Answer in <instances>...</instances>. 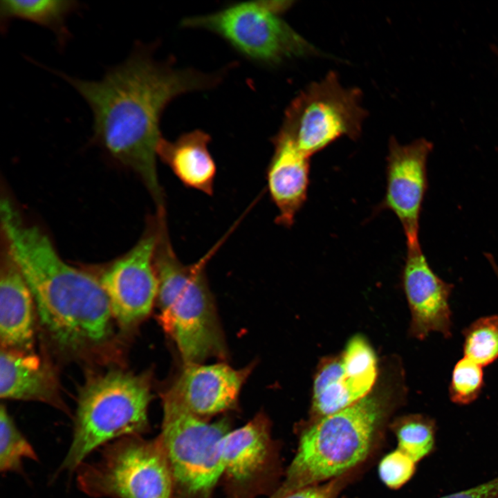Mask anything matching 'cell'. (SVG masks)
<instances>
[{"mask_svg":"<svg viewBox=\"0 0 498 498\" xmlns=\"http://www.w3.org/2000/svg\"><path fill=\"white\" fill-rule=\"evenodd\" d=\"M492 49L495 53V54L498 56V46H492Z\"/></svg>","mask_w":498,"mask_h":498,"instance_id":"28","label":"cell"},{"mask_svg":"<svg viewBox=\"0 0 498 498\" xmlns=\"http://www.w3.org/2000/svg\"><path fill=\"white\" fill-rule=\"evenodd\" d=\"M270 423L259 413L230 431L223 441L225 497L255 498L263 492L274 460Z\"/></svg>","mask_w":498,"mask_h":498,"instance_id":"13","label":"cell"},{"mask_svg":"<svg viewBox=\"0 0 498 498\" xmlns=\"http://www.w3.org/2000/svg\"><path fill=\"white\" fill-rule=\"evenodd\" d=\"M463 333V356L482 367L498 358V315L477 319Z\"/></svg>","mask_w":498,"mask_h":498,"instance_id":"23","label":"cell"},{"mask_svg":"<svg viewBox=\"0 0 498 498\" xmlns=\"http://www.w3.org/2000/svg\"><path fill=\"white\" fill-rule=\"evenodd\" d=\"M393 428L398 449L416 463L433 452L436 432L433 418L422 414H409L396 420Z\"/></svg>","mask_w":498,"mask_h":498,"instance_id":"21","label":"cell"},{"mask_svg":"<svg viewBox=\"0 0 498 498\" xmlns=\"http://www.w3.org/2000/svg\"><path fill=\"white\" fill-rule=\"evenodd\" d=\"M210 136L201 130L181 135L174 141L162 138L157 156L187 187L212 195L216 165L209 152Z\"/></svg>","mask_w":498,"mask_h":498,"instance_id":"19","label":"cell"},{"mask_svg":"<svg viewBox=\"0 0 498 498\" xmlns=\"http://www.w3.org/2000/svg\"><path fill=\"white\" fill-rule=\"evenodd\" d=\"M416 463L412 458L397 448L380 461L378 468L380 477L388 487L398 488L414 475Z\"/></svg>","mask_w":498,"mask_h":498,"instance_id":"25","label":"cell"},{"mask_svg":"<svg viewBox=\"0 0 498 498\" xmlns=\"http://www.w3.org/2000/svg\"><path fill=\"white\" fill-rule=\"evenodd\" d=\"M273 143L274 152L266 170L268 190L278 210L276 223L290 228L306 200L310 157L281 129Z\"/></svg>","mask_w":498,"mask_h":498,"instance_id":"17","label":"cell"},{"mask_svg":"<svg viewBox=\"0 0 498 498\" xmlns=\"http://www.w3.org/2000/svg\"><path fill=\"white\" fill-rule=\"evenodd\" d=\"M439 498H498V477L473 488Z\"/></svg>","mask_w":498,"mask_h":498,"instance_id":"27","label":"cell"},{"mask_svg":"<svg viewBox=\"0 0 498 498\" xmlns=\"http://www.w3.org/2000/svg\"><path fill=\"white\" fill-rule=\"evenodd\" d=\"M290 1L239 3L210 14L182 21L187 28H203L223 38L245 57L266 64L315 53V48L281 17Z\"/></svg>","mask_w":498,"mask_h":498,"instance_id":"8","label":"cell"},{"mask_svg":"<svg viewBox=\"0 0 498 498\" xmlns=\"http://www.w3.org/2000/svg\"><path fill=\"white\" fill-rule=\"evenodd\" d=\"M154 45L137 42L127 58L99 80L52 71L71 85L90 107L93 142L113 160L135 172L154 199L165 207L157 173L160 121L167 105L181 94L215 86L221 74L205 73L156 61Z\"/></svg>","mask_w":498,"mask_h":498,"instance_id":"1","label":"cell"},{"mask_svg":"<svg viewBox=\"0 0 498 498\" xmlns=\"http://www.w3.org/2000/svg\"><path fill=\"white\" fill-rule=\"evenodd\" d=\"M342 484L343 480L340 477L322 484L299 489L283 498H336Z\"/></svg>","mask_w":498,"mask_h":498,"instance_id":"26","label":"cell"},{"mask_svg":"<svg viewBox=\"0 0 498 498\" xmlns=\"http://www.w3.org/2000/svg\"><path fill=\"white\" fill-rule=\"evenodd\" d=\"M158 234L157 215L127 252L98 276L108 297L115 322L123 332L137 326L151 313L158 292L154 256Z\"/></svg>","mask_w":498,"mask_h":498,"instance_id":"10","label":"cell"},{"mask_svg":"<svg viewBox=\"0 0 498 498\" xmlns=\"http://www.w3.org/2000/svg\"><path fill=\"white\" fill-rule=\"evenodd\" d=\"M250 367L234 369L220 363L185 365L168 391L193 414L209 416L234 408Z\"/></svg>","mask_w":498,"mask_h":498,"instance_id":"15","label":"cell"},{"mask_svg":"<svg viewBox=\"0 0 498 498\" xmlns=\"http://www.w3.org/2000/svg\"><path fill=\"white\" fill-rule=\"evenodd\" d=\"M157 216L154 266L160 324L175 341L185 365L200 364L212 356L224 358L225 344L205 270L215 248L192 264H183L170 241L166 212Z\"/></svg>","mask_w":498,"mask_h":498,"instance_id":"3","label":"cell"},{"mask_svg":"<svg viewBox=\"0 0 498 498\" xmlns=\"http://www.w3.org/2000/svg\"><path fill=\"white\" fill-rule=\"evenodd\" d=\"M37 313L28 285L6 246L0 266L1 349L32 353Z\"/></svg>","mask_w":498,"mask_h":498,"instance_id":"16","label":"cell"},{"mask_svg":"<svg viewBox=\"0 0 498 498\" xmlns=\"http://www.w3.org/2000/svg\"><path fill=\"white\" fill-rule=\"evenodd\" d=\"M402 277L411 313L410 335L421 340L432 332L450 338L452 312L449 301L454 286L433 271L421 246L407 247Z\"/></svg>","mask_w":498,"mask_h":498,"instance_id":"14","label":"cell"},{"mask_svg":"<svg viewBox=\"0 0 498 498\" xmlns=\"http://www.w3.org/2000/svg\"><path fill=\"white\" fill-rule=\"evenodd\" d=\"M365 117L360 89L344 87L330 72L294 98L281 130L311 158L342 136L358 139Z\"/></svg>","mask_w":498,"mask_h":498,"instance_id":"9","label":"cell"},{"mask_svg":"<svg viewBox=\"0 0 498 498\" xmlns=\"http://www.w3.org/2000/svg\"><path fill=\"white\" fill-rule=\"evenodd\" d=\"M25 459L37 461V453L17 427L6 406L0 407V470L21 472Z\"/></svg>","mask_w":498,"mask_h":498,"instance_id":"22","label":"cell"},{"mask_svg":"<svg viewBox=\"0 0 498 498\" xmlns=\"http://www.w3.org/2000/svg\"><path fill=\"white\" fill-rule=\"evenodd\" d=\"M482 368L465 356L455 364L449 386V396L454 403L468 405L479 396L483 386Z\"/></svg>","mask_w":498,"mask_h":498,"instance_id":"24","label":"cell"},{"mask_svg":"<svg viewBox=\"0 0 498 498\" xmlns=\"http://www.w3.org/2000/svg\"><path fill=\"white\" fill-rule=\"evenodd\" d=\"M163 407L159 436L174 491L183 498H207L223 474V441L230 431V422L223 418L210 423L169 391L164 394Z\"/></svg>","mask_w":498,"mask_h":498,"instance_id":"7","label":"cell"},{"mask_svg":"<svg viewBox=\"0 0 498 498\" xmlns=\"http://www.w3.org/2000/svg\"><path fill=\"white\" fill-rule=\"evenodd\" d=\"M494 271H495V274H496L497 277L498 278V266H495V267L494 268Z\"/></svg>","mask_w":498,"mask_h":498,"instance_id":"29","label":"cell"},{"mask_svg":"<svg viewBox=\"0 0 498 498\" xmlns=\"http://www.w3.org/2000/svg\"><path fill=\"white\" fill-rule=\"evenodd\" d=\"M373 349L360 335L351 338L341 355L326 358L313 382L311 413L317 420L369 395L377 376Z\"/></svg>","mask_w":498,"mask_h":498,"instance_id":"11","label":"cell"},{"mask_svg":"<svg viewBox=\"0 0 498 498\" xmlns=\"http://www.w3.org/2000/svg\"><path fill=\"white\" fill-rule=\"evenodd\" d=\"M82 8L79 1L73 0H1V30L6 33L13 19L32 22L53 32L59 49L64 50L72 37L67 19Z\"/></svg>","mask_w":498,"mask_h":498,"instance_id":"20","label":"cell"},{"mask_svg":"<svg viewBox=\"0 0 498 498\" xmlns=\"http://www.w3.org/2000/svg\"><path fill=\"white\" fill-rule=\"evenodd\" d=\"M76 470L79 489L93 498H173L174 485L160 437L127 436Z\"/></svg>","mask_w":498,"mask_h":498,"instance_id":"6","label":"cell"},{"mask_svg":"<svg viewBox=\"0 0 498 498\" xmlns=\"http://www.w3.org/2000/svg\"><path fill=\"white\" fill-rule=\"evenodd\" d=\"M0 215L3 243L28 285L48 344L72 360L107 356L115 321L98 277L66 262L43 229L28 222L6 196Z\"/></svg>","mask_w":498,"mask_h":498,"instance_id":"2","label":"cell"},{"mask_svg":"<svg viewBox=\"0 0 498 498\" xmlns=\"http://www.w3.org/2000/svg\"><path fill=\"white\" fill-rule=\"evenodd\" d=\"M433 144L418 138L402 145L391 138L388 145L386 191L380 210L391 211L403 227L407 247L421 246L419 221L427 189V163Z\"/></svg>","mask_w":498,"mask_h":498,"instance_id":"12","label":"cell"},{"mask_svg":"<svg viewBox=\"0 0 498 498\" xmlns=\"http://www.w3.org/2000/svg\"><path fill=\"white\" fill-rule=\"evenodd\" d=\"M384 415L369 395L324 416L302 434L281 486L269 498H283L299 489L341 477L369 454Z\"/></svg>","mask_w":498,"mask_h":498,"instance_id":"5","label":"cell"},{"mask_svg":"<svg viewBox=\"0 0 498 498\" xmlns=\"http://www.w3.org/2000/svg\"><path fill=\"white\" fill-rule=\"evenodd\" d=\"M150 389L148 373L112 368L89 376L78 395L73 438L59 472H75L100 446L147 433Z\"/></svg>","mask_w":498,"mask_h":498,"instance_id":"4","label":"cell"},{"mask_svg":"<svg viewBox=\"0 0 498 498\" xmlns=\"http://www.w3.org/2000/svg\"><path fill=\"white\" fill-rule=\"evenodd\" d=\"M0 397L44 403L68 412L52 367L32 353L1 349Z\"/></svg>","mask_w":498,"mask_h":498,"instance_id":"18","label":"cell"}]
</instances>
